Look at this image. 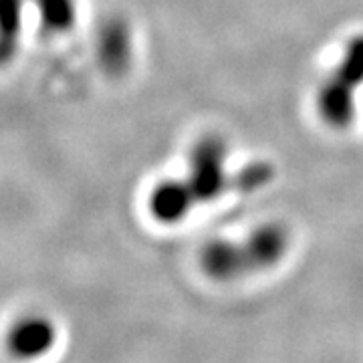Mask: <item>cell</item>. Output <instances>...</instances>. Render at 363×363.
Masks as SVG:
<instances>
[{"label": "cell", "instance_id": "cell-9", "mask_svg": "<svg viewBox=\"0 0 363 363\" xmlns=\"http://www.w3.org/2000/svg\"><path fill=\"white\" fill-rule=\"evenodd\" d=\"M274 178V168L267 162H255L248 164L247 168L234 172V180H236V192H255L264 188L269 182Z\"/></svg>", "mask_w": 363, "mask_h": 363}, {"label": "cell", "instance_id": "cell-7", "mask_svg": "<svg viewBox=\"0 0 363 363\" xmlns=\"http://www.w3.org/2000/svg\"><path fill=\"white\" fill-rule=\"evenodd\" d=\"M101 59L107 71L123 73L131 59V37L128 26L116 23L105 28L101 39Z\"/></svg>", "mask_w": 363, "mask_h": 363}, {"label": "cell", "instance_id": "cell-8", "mask_svg": "<svg viewBox=\"0 0 363 363\" xmlns=\"http://www.w3.org/2000/svg\"><path fill=\"white\" fill-rule=\"evenodd\" d=\"M40 23L51 33H65L75 23V0H35Z\"/></svg>", "mask_w": 363, "mask_h": 363}, {"label": "cell", "instance_id": "cell-5", "mask_svg": "<svg viewBox=\"0 0 363 363\" xmlns=\"http://www.w3.org/2000/svg\"><path fill=\"white\" fill-rule=\"evenodd\" d=\"M194 206L192 192L184 180L162 182L150 194V212L162 224H178Z\"/></svg>", "mask_w": 363, "mask_h": 363}, {"label": "cell", "instance_id": "cell-6", "mask_svg": "<svg viewBox=\"0 0 363 363\" xmlns=\"http://www.w3.org/2000/svg\"><path fill=\"white\" fill-rule=\"evenodd\" d=\"M25 0H0V65L11 63L18 49Z\"/></svg>", "mask_w": 363, "mask_h": 363}, {"label": "cell", "instance_id": "cell-4", "mask_svg": "<svg viewBox=\"0 0 363 363\" xmlns=\"http://www.w3.org/2000/svg\"><path fill=\"white\" fill-rule=\"evenodd\" d=\"M57 339V329L49 319L28 317L14 325L6 337L9 351L21 359L40 357L51 350Z\"/></svg>", "mask_w": 363, "mask_h": 363}, {"label": "cell", "instance_id": "cell-1", "mask_svg": "<svg viewBox=\"0 0 363 363\" xmlns=\"http://www.w3.org/2000/svg\"><path fill=\"white\" fill-rule=\"evenodd\" d=\"M289 233L283 224L267 222L245 240L214 238L200 252V267L214 281H233L252 272L269 271L285 259Z\"/></svg>", "mask_w": 363, "mask_h": 363}, {"label": "cell", "instance_id": "cell-3", "mask_svg": "<svg viewBox=\"0 0 363 363\" xmlns=\"http://www.w3.org/2000/svg\"><path fill=\"white\" fill-rule=\"evenodd\" d=\"M228 147L218 135L198 140L190 154V169L184 182L188 184L196 204L212 202L226 192H236L234 174L226 172Z\"/></svg>", "mask_w": 363, "mask_h": 363}, {"label": "cell", "instance_id": "cell-2", "mask_svg": "<svg viewBox=\"0 0 363 363\" xmlns=\"http://www.w3.org/2000/svg\"><path fill=\"white\" fill-rule=\"evenodd\" d=\"M363 85V33L347 43L343 57L317 91V113L333 130L350 128L355 117V95Z\"/></svg>", "mask_w": 363, "mask_h": 363}]
</instances>
